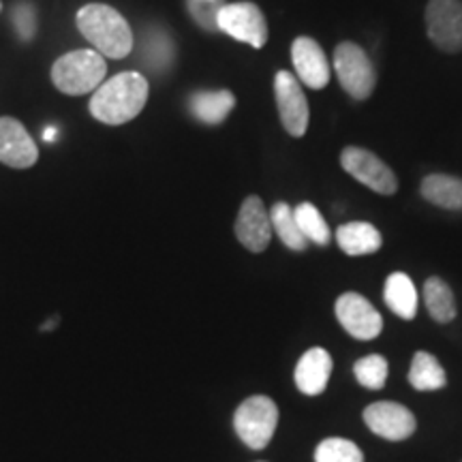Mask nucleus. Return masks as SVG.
Instances as JSON below:
<instances>
[{
	"instance_id": "obj_1",
	"label": "nucleus",
	"mask_w": 462,
	"mask_h": 462,
	"mask_svg": "<svg viewBox=\"0 0 462 462\" xmlns=\"http://www.w3.org/2000/svg\"><path fill=\"white\" fill-rule=\"evenodd\" d=\"M148 92V79L142 73H120L95 90L90 99V114L103 125H125L142 114Z\"/></svg>"
},
{
	"instance_id": "obj_2",
	"label": "nucleus",
	"mask_w": 462,
	"mask_h": 462,
	"mask_svg": "<svg viewBox=\"0 0 462 462\" xmlns=\"http://www.w3.org/2000/svg\"><path fill=\"white\" fill-rule=\"evenodd\" d=\"M78 28L99 54L125 58L133 50V31L129 22L109 5L90 3L78 11Z\"/></svg>"
},
{
	"instance_id": "obj_3",
	"label": "nucleus",
	"mask_w": 462,
	"mask_h": 462,
	"mask_svg": "<svg viewBox=\"0 0 462 462\" xmlns=\"http://www.w3.org/2000/svg\"><path fill=\"white\" fill-rule=\"evenodd\" d=\"M107 65L97 50H75L60 56L51 67V82L60 92L71 97L88 95L103 84Z\"/></svg>"
},
{
	"instance_id": "obj_4",
	"label": "nucleus",
	"mask_w": 462,
	"mask_h": 462,
	"mask_svg": "<svg viewBox=\"0 0 462 462\" xmlns=\"http://www.w3.org/2000/svg\"><path fill=\"white\" fill-rule=\"evenodd\" d=\"M276 426H279V407L270 396H251L236 409L234 429L246 448L263 449L273 441Z\"/></svg>"
},
{
	"instance_id": "obj_5",
	"label": "nucleus",
	"mask_w": 462,
	"mask_h": 462,
	"mask_svg": "<svg viewBox=\"0 0 462 462\" xmlns=\"http://www.w3.org/2000/svg\"><path fill=\"white\" fill-rule=\"evenodd\" d=\"M332 69L334 73H337L343 90L351 97V99L366 101L374 92L377 73H374L371 58L366 56V51H364L357 43H338L337 50H334Z\"/></svg>"
},
{
	"instance_id": "obj_6",
	"label": "nucleus",
	"mask_w": 462,
	"mask_h": 462,
	"mask_svg": "<svg viewBox=\"0 0 462 462\" xmlns=\"http://www.w3.org/2000/svg\"><path fill=\"white\" fill-rule=\"evenodd\" d=\"M340 165L357 182L379 195H396L398 178L383 159L360 146H346L340 152Z\"/></svg>"
},
{
	"instance_id": "obj_7",
	"label": "nucleus",
	"mask_w": 462,
	"mask_h": 462,
	"mask_svg": "<svg viewBox=\"0 0 462 462\" xmlns=\"http://www.w3.org/2000/svg\"><path fill=\"white\" fill-rule=\"evenodd\" d=\"M218 31L229 34L236 42L251 45V48H263L268 43V22L263 11L255 3H231L218 11Z\"/></svg>"
},
{
	"instance_id": "obj_8",
	"label": "nucleus",
	"mask_w": 462,
	"mask_h": 462,
	"mask_svg": "<svg viewBox=\"0 0 462 462\" xmlns=\"http://www.w3.org/2000/svg\"><path fill=\"white\" fill-rule=\"evenodd\" d=\"M426 34L443 54L462 51V0H429Z\"/></svg>"
},
{
	"instance_id": "obj_9",
	"label": "nucleus",
	"mask_w": 462,
	"mask_h": 462,
	"mask_svg": "<svg viewBox=\"0 0 462 462\" xmlns=\"http://www.w3.org/2000/svg\"><path fill=\"white\" fill-rule=\"evenodd\" d=\"M334 313L345 332L357 340H373L383 332V317L357 291H345L338 296Z\"/></svg>"
},
{
	"instance_id": "obj_10",
	"label": "nucleus",
	"mask_w": 462,
	"mask_h": 462,
	"mask_svg": "<svg viewBox=\"0 0 462 462\" xmlns=\"http://www.w3.org/2000/svg\"><path fill=\"white\" fill-rule=\"evenodd\" d=\"M274 97L281 123L291 137H302L310 123V107L306 101L302 84L296 75L279 71L274 78Z\"/></svg>"
},
{
	"instance_id": "obj_11",
	"label": "nucleus",
	"mask_w": 462,
	"mask_h": 462,
	"mask_svg": "<svg viewBox=\"0 0 462 462\" xmlns=\"http://www.w3.org/2000/svg\"><path fill=\"white\" fill-rule=\"evenodd\" d=\"M364 424L371 429L374 435L385 439V441H404L413 437L418 430V420L413 411L401 402L379 401L368 404L362 413Z\"/></svg>"
},
{
	"instance_id": "obj_12",
	"label": "nucleus",
	"mask_w": 462,
	"mask_h": 462,
	"mask_svg": "<svg viewBox=\"0 0 462 462\" xmlns=\"http://www.w3.org/2000/svg\"><path fill=\"white\" fill-rule=\"evenodd\" d=\"M236 238L251 253H263L273 240V221L262 198L251 195L242 201L236 218Z\"/></svg>"
},
{
	"instance_id": "obj_13",
	"label": "nucleus",
	"mask_w": 462,
	"mask_h": 462,
	"mask_svg": "<svg viewBox=\"0 0 462 462\" xmlns=\"http://www.w3.org/2000/svg\"><path fill=\"white\" fill-rule=\"evenodd\" d=\"M291 62L300 84L310 90H321L330 84V62L315 39L298 37L291 45Z\"/></svg>"
},
{
	"instance_id": "obj_14",
	"label": "nucleus",
	"mask_w": 462,
	"mask_h": 462,
	"mask_svg": "<svg viewBox=\"0 0 462 462\" xmlns=\"http://www.w3.org/2000/svg\"><path fill=\"white\" fill-rule=\"evenodd\" d=\"M39 150L32 135L24 129L20 120L0 118V163L14 170H28L37 163Z\"/></svg>"
},
{
	"instance_id": "obj_15",
	"label": "nucleus",
	"mask_w": 462,
	"mask_h": 462,
	"mask_svg": "<svg viewBox=\"0 0 462 462\" xmlns=\"http://www.w3.org/2000/svg\"><path fill=\"white\" fill-rule=\"evenodd\" d=\"M332 356L323 346H313L298 360L296 366V388L302 392L304 396H319L326 392L328 383H330L332 374Z\"/></svg>"
},
{
	"instance_id": "obj_16",
	"label": "nucleus",
	"mask_w": 462,
	"mask_h": 462,
	"mask_svg": "<svg viewBox=\"0 0 462 462\" xmlns=\"http://www.w3.org/2000/svg\"><path fill=\"white\" fill-rule=\"evenodd\" d=\"M337 245L345 255L349 257H364L377 253L383 238L381 231L368 221H351L340 225L337 229Z\"/></svg>"
},
{
	"instance_id": "obj_17",
	"label": "nucleus",
	"mask_w": 462,
	"mask_h": 462,
	"mask_svg": "<svg viewBox=\"0 0 462 462\" xmlns=\"http://www.w3.org/2000/svg\"><path fill=\"white\" fill-rule=\"evenodd\" d=\"M420 193L429 204L441 210H462V178L449 173H429L420 184Z\"/></svg>"
},
{
	"instance_id": "obj_18",
	"label": "nucleus",
	"mask_w": 462,
	"mask_h": 462,
	"mask_svg": "<svg viewBox=\"0 0 462 462\" xmlns=\"http://www.w3.org/2000/svg\"><path fill=\"white\" fill-rule=\"evenodd\" d=\"M385 306L404 321H411L418 315V289L411 276L404 273H392L383 285Z\"/></svg>"
},
{
	"instance_id": "obj_19",
	"label": "nucleus",
	"mask_w": 462,
	"mask_h": 462,
	"mask_svg": "<svg viewBox=\"0 0 462 462\" xmlns=\"http://www.w3.org/2000/svg\"><path fill=\"white\" fill-rule=\"evenodd\" d=\"M236 107V97L229 90H204L195 92L189 99V109L199 123L221 125L225 123L231 109Z\"/></svg>"
},
{
	"instance_id": "obj_20",
	"label": "nucleus",
	"mask_w": 462,
	"mask_h": 462,
	"mask_svg": "<svg viewBox=\"0 0 462 462\" xmlns=\"http://www.w3.org/2000/svg\"><path fill=\"white\" fill-rule=\"evenodd\" d=\"M409 383L418 392H437L448 385V373L429 351H415L409 368Z\"/></svg>"
},
{
	"instance_id": "obj_21",
	"label": "nucleus",
	"mask_w": 462,
	"mask_h": 462,
	"mask_svg": "<svg viewBox=\"0 0 462 462\" xmlns=\"http://www.w3.org/2000/svg\"><path fill=\"white\" fill-rule=\"evenodd\" d=\"M424 302L429 309V315L437 323H452L458 315V306L452 287L439 276H430L424 282Z\"/></svg>"
},
{
	"instance_id": "obj_22",
	"label": "nucleus",
	"mask_w": 462,
	"mask_h": 462,
	"mask_svg": "<svg viewBox=\"0 0 462 462\" xmlns=\"http://www.w3.org/2000/svg\"><path fill=\"white\" fill-rule=\"evenodd\" d=\"M270 221H273L276 236H279L281 242L287 248L298 253L309 248V240L304 238V234L298 227L296 217H293V208L285 204V201H279V204L273 206V210H270Z\"/></svg>"
},
{
	"instance_id": "obj_23",
	"label": "nucleus",
	"mask_w": 462,
	"mask_h": 462,
	"mask_svg": "<svg viewBox=\"0 0 462 462\" xmlns=\"http://www.w3.org/2000/svg\"><path fill=\"white\" fill-rule=\"evenodd\" d=\"M293 217H296L298 227L304 234V238L313 242L317 246H328L332 242V231L328 227L326 218L317 210L315 204L310 201H302L293 208Z\"/></svg>"
},
{
	"instance_id": "obj_24",
	"label": "nucleus",
	"mask_w": 462,
	"mask_h": 462,
	"mask_svg": "<svg viewBox=\"0 0 462 462\" xmlns=\"http://www.w3.org/2000/svg\"><path fill=\"white\" fill-rule=\"evenodd\" d=\"M390 364L383 356L371 354L364 356L354 364V374L356 381L366 390H381L388 381Z\"/></svg>"
},
{
	"instance_id": "obj_25",
	"label": "nucleus",
	"mask_w": 462,
	"mask_h": 462,
	"mask_svg": "<svg viewBox=\"0 0 462 462\" xmlns=\"http://www.w3.org/2000/svg\"><path fill=\"white\" fill-rule=\"evenodd\" d=\"M315 462H364V452L349 439L330 437L315 448Z\"/></svg>"
},
{
	"instance_id": "obj_26",
	"label": "nucleus",
	"mask_w": 462,
	"mask_h": 462,
	"mask_svg": "<svg viewBox=\"0 0 462 462\" xmlns=\"http://www.w3.org/2000/svg\"><path fill=\"white\" fill-rule=\"evenodd\" d=\"M225 7L223 0H189V11L193 20L206 31H218V11Z\"/></svg>"
},
{
	"instance_id": "obj_27",
	"label": "nucleus",
	"mask_w": 462,
	"mask_h": 462,
	"mask_svg": "<svg viewBox=\"0 0 462 462\" xmlns=\"http://www.w3.org/2000/svg\"><path fill=\"white\" fill-rule=\"evenodd\" d=\"M14 22H15L17 32H20V37L28 42V39L34 34V11L31 5L26 3L20 5V7L14 11Z\"/></svg>"
},
{
	"instance_id": "obj_28",
	"label": "nucleus",
	"mask_w": 462,
	"mask_h": 462,
	"mask_svg": "<svg viewBox=\"0 0 462 462\" xmlns=\"http://www.w3.org/2000/svg\"><path fill=\"white\" fill-rule=\"evenodd\" d=\"M45 142H50V140H54L56 137V129H45Z\"/></svg>"
},
{
	"instance_id": "obj_29",
	"label": "nucleus",
	"mask_w": 462,
	"mask_h": 462,
	"mask_svg": "<svg viewBox=\"0 0 462 462\" xmlns=\"http://www.w3.org/2000/svg\"><path fill=\"white\" fill-rule=\"evenodd\" d=\"M0 11H3V3H0Z\"/></svg>"
}]
</instances>
